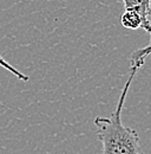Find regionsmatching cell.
Wrapping results in <instances>:
<instances>
[{"instance_id":"5b68a950","label":"cell","mask_w":151,"mask_h":154,"mask_svg":"<svg viewBox=\"0 0 151 154\" xmlns=\"http://www.w3.org/2000/svg\"><path fill=\"white\" fill-rule=\"evenodd\" d=\"M0 66H2L4 69H6L7 71H10L12 75H14L20 81H24V82H27L28 81V76H26L25 74H22L21 71H19L18 69H16L13 65H11L8 62H6L1 56H0Z\"/></svg>"},{"instance_id":"7a4b0ae2","label":"cell","mask_w":151,"mask_h":154,"mask_svg":"<svg viewBox=\"0 0 151 154\" xmlns=\"http://www.w3.org/2000/svg\"><path fill=\"white\" fill-rule=\"evenodd\" d=\"M120 23L125 29H143L147 32H150V20L143 17L141 12L135 8H125L124 13L120 17Z\"/></svg>"},{"instance_id":"277c9868","label":"cell","mask_w":151,"mask_h":154,"mask_svg":"<svg viewBox=\"0 0 151 154\" xmlns=\"http://www.w3.org/2000/svg\"><path fill=\"white\" fill-rule=\"evenodd\" d=\"M149 54H150V45H147L145 48L136 50L135 52H132L131 58H130L131 65H136L138 69L143 68V65L145 63V59L149 56Z\"/></svg>"},{"instance_id":"3957f363","label":"cell","mask_w":151,"mask_h":154,"mask_svg":"<svg viewBox=\"0 0 151 154\" xmlns=\"http://www.w3.org/2000/svg\"><path fill=\"white\" fill-rule=\"evenodd\" d=\"M125 8H135L143 14L144 18L150 17V0H123Z\"/></svg>"},{"instance_id":"6da1fadb","label":"cell","mask_w":151,"mask_h":154,"mask_svg":"<svg viewBox=\"0 0 151 154\" xmlns=\"http://www.w3.org/2000/svg\"><path fill=\"white\" fill-rule=\"evenodd\" d=\"M137 70L138 68L136 65H131L130 75L119 96L114 112L109 117L98 116L94 120L97 136L103 147V154H144L139 146L137 132L125 126L120 119L128 91Z\"/></svg>"}]
</instances>
